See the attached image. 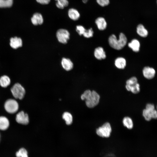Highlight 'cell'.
Wrapping results in <instances>:
<instances>
[{
    "instance_id": "4fadbf2b",
    "label": "cell",
    "mask_w": 157,
    "mask_h": 157,
    "mask_svg": "<svg viewBox=\"0 0 157 157\" xmlns=\"http://www.w3.org/2000/svg\"><path fill=\"white\" fill-rule=\"evenodd\" d=\"M10 44L13 48L17 49L22 46V40L20 38L17 37L12 38L10 40Z\"/></svg>"
},
{
    "instance_id": "4dcf8cb0",
    "label": "cell",
    "mask_w": 157,
    "mask_h": 157,
    "mask_svg": "<svg viewBox=\"0 0 157 157\" xmlns=\"http://www.w3.org/2000/svg\"><path fill=\"white\" fill-rule=\"evenodd\" d=\"M88 0H82V1L83 3H86L88 2Z\"/></svg>"
},
{
    "instance_id": "9c48e42d",
    "label": "cell",
    "mask_w": 157,
    "mask_h": 157,
    "mask_svg": "<svg viewBox=\"0 0 157 157\" xmlns=\"http://www.w3.org/2000/svg\"><path fill=\"white\" fill-rule=\"evenodd\" d=\"M16 120L19 124L27 125L29 122L28 116L27 114L25 113L23 111H21L17 114Z\"/></svg>"
},
{
    "instance_id": "30bf717a",
    "label": "cell",
    "mask_w": 157,
    "mask_h": 157,
    "mask_svg": "<svg viewBox=\"0 0 157 157\" xmlns=\"http://www.w3.org/2000/svg\"><path fill=\"white\" fill-rule=\"evenodd\" d=\"M142 73L144 76L145 78L147 79H151L154 77L156 71L153 68L146 66L143 69Z\"/></svg>"
},
{
    "instance_id": "5bb4252c",
    "label": "cell",
    "mask_w": 157,
    "mask_h": 157,
    "mask_svg": "<svg viewBox=\"0 0 157 157\" xmlns=\"http://www.w3.org/2000/svg\"><path fill=\"white\" fill-rule=\"evenodd\" d=\"M32 23L35 25H41L43 22V19L42 15L39 13H34L31 18Z\"/></svg>"
},
{
    "instance_id": "7402d4cb",
    "label": "cell",
    "mask_w": 157,
    "mask_h": 157,
    "mask_svg": "<svg viewBox=\"0 0 157 157\" xmlns=\"http://www.w3.org/2000/svg\"><path fill=\"white\" fill-rule=\"evenodd\" d=\"M62 117L65 121L67 125H69L72 123L73 118L72 115L70 113L68 112H64L63 115Z\"/></svg>"
},
{
    "instance_id": "52a82bcc",
    "label": "cell",
    "mask_w": 157,
    "mask_h": 157,
    "mask_svg": "<svg viewBox=\"0 0 157 157\" xmlns=\"http://www.w3.org/2000/svg\"><path fill=\"white\" fill-rule=\"evenodd\" d=\"M111 131V128L110 123L106 122L101 126L97 129L96 133L100 137L108 138L110 135Z\"/></svg>"
},
{
    "instance_id": "8992f818",
    "label": "cell",
    "mask_w": 157,
    "mask_h": 157,
    "mask_svg": "<svg viewBox=\"0 0 157 157\" xmlns=\"http://www.w3.org/2000/svg\"><path fill=\"white\" fill-rule=\"evenodd\" d=\"M4 107L8 113L10 114H14L18 111L19 105L17 101L15 100L10 99L5 102Z\"/></svg>"
},
{
    "instance_id": "2e32d148",
    "label": "cell",
    "mask_w": 157,
    "mask_h": 157,
    "mask_svg": "<svg viewBox=\"0 0 157 157\" xmlns=\"http://www.w3.org/2000/svg\"><path fill=\"white\" fill-rule=\"evenodd\" d=\"M136 32L139 36L143 38L147 37L148 34V30L142 24L138 25L136 27Z\"/></svg>"
},
{
    "instance_id": "484cf974",
    "label": "cell",
    "mask_w": 157,
    "mask_h": 157,
    "mask_svg": "<svg viewBox=\"0 0 157 157\" xmlns=\"http://www.w3.org/2000/svg\"><path fill=\"white\" fill-rule=\"evenodd\" d=\"M17 157H28L26 150L24 148H22L16 153Z\"/></svg>"
},
{
    "instance_id": "6da1fadb",
    "label": "cell",
    "mask_w": 157,
    "mask_h": 157,
    "mask_svg": "<svg viewBox=\"0 0 157 157\" xmlns=\"http://www.w3.org/2000/svg\"><path fill=\"white\" fill-rule=\"evenodd\" d=\"M100 97L95 91H91L90 90H85L81 96L82 100H85L87 106L92 108L97 106L99 102Z\"/></svg>"
},
{
    "instance_id": "3957f363",
    "label": "cell",
    "mask_w": 157,
    "mask_h": 157,
    "mask_svg": "<svg viewBox=\"0 0 157 157\" xmlns=\"http://www.w3.org/2000/svg\"><path fill=\"white\" fill-rule=\"evenodd\" d=\"M126 88L129 91L133 93L137 94L140 91V85L138 83V79L136 77L133 76L127 80Z\"/></svg>"
},
{
    "instance_id": "44dd1931",
    "label": "cell",
    "mask_w": 157,
    "mask_h": 157,
    "mask_svg": "<svg viewBox=\"0 0 157 157\" xmlns=\"http://www.w3.org/2000/svg\"><path fill=\"white\" fill-rule=\"evenodd\" d=\"M10 83V80L8 76L3 75L0 78V85L3 88L8 86Z\"/></svg>"
},
{
    "instance_id": "7a4b0ae2",
    "label": "cell",
    "mask_w": 157,
    "mask_h": 157,
    "mask_svg": "<svg viewBox=\"0 0 157 157\" xmlns=\"http://www.w3.org/2000/svg\"><path fill=\"white\" fill-rule=\"evenodd\" d=\"M108 42L110 46L112 48L117 50H120L126 45L127 39L124 33H121L119 35L118 40L117 39L115 35L113 34L109 37Z\"/></svg>"
},
{
    "instance_id": "cb8c5ba5",
    "label": "cell",
    "mask_w": 157,
    "mask_h": 157,
    "mask_svg": "<svg viewBox=\"0 0 157 157\" xmlns=\"http://www.w3.org/2000/svg\"><path fill=\"white\" fill-rule=\"evenodd\" d=\"M56 1V6L59 9H63L65 7L67 6L69 2L67 0H55Z\"/></svg>"
},
{
    "instance_id": "5b68a950",
    "label": "cell",
    "mask_w": 157,
    "mask_h": 157,
    "mask_svg": "<svg viewBox=\"0 0 157 157\" xmlns=\"http://www.w3.org/2000/svg\"><path fill=\"white\" fill-rule=\"evenodd\" d=\"M11 91L15 98L19 99H22L25 93L24 88L19 83L15 84L11 88Z\"/></svg>"
},
{
    "instance_id": "277c9868",
    "label": "cell",
    "mask_w": 157,
    "mask_h": 157,
    "mask_svg": "<svg viewBox=\"0 0 157 157\" xmlns=\"http://www.w3.org/2000/svg\"><path fill=\"white\" fill-rule=\"evenodd\" d=\"M142 114L145 119L147 121L150 120L152 118L156 119L157 117V111L155 109L154 105L147 104L146 106V109L143 111Z\"/></svg>"
},
{
    "instance_id": "e0dca14e",
    "label": "cell",
    "mask_w": 157,
    "mask_h": 157,
    "mask_svg": "<svg viewBox=\"0 0 157 157\" xmlns=\"http://www.w3.org/2000/svg\"><path fill=\"white\" fill-rule=\"evenodd\" d=\"M115 65L117 68L120 69H123L126 65V59L122 57L117 58L115 61Z\"/></svg>"
},
{
    "instance_id": "d6986e66",
    "label": "cell",
    "mask_w": 157,
    "mask_h": 157,
    "mask_svg": "<svg viewBox=\"0 0 157 157\" xmlns=\"http://www.w3.org/2000/svg\"><path fill=\"white\" fill-rule=\"evenodd\" d=\"M68 14L69 18L73 20H78L80 17V14L78 11L73 8L69 9Z\"/></svg>"
},
{
    "instance_id": "8fae6325",
    "label": "cell",
    "mask_w": 157,
    "mask_h": 157,
    "mask_svg": "<svg viewBox=\"0 0 157 157\" xmlns=\"http://www.w3.org/2000/svg\"><path fill=\"white\" fill-rule=\"evenodd\" d=\"M95 22L98 28L100 30H104L107 28V22L105 19L103 17H99L97 18Z\"/></svg>"
},
{
    "instance_id": "603a6c76",
    "label": "cell",
    "mask_w": 157,
    "mask_h": 157,
    "mask_svg": "<svg viewBox=\"0 0 157 157\" xmlns=\"http://www.w3.org/2000/svg\"><path fill=\"white\" fill-rule=\"evenodd\" d=\"M123 123L124 126L129 129H132L133 126V124L131 119L129 117H125L123 120Z\"/></svg>"
},
{
    "instance_id": "ac0fdd59",
    "label": "cell",
    "mask_w": 157,
    "mask_h": 157,
    "mask_svg": "<svg viewBox=\"0 0 157 157\" xmlns=\"http://www.w3.org/2000/svg\"><path fill=\"white\" fill-rule=\"evenodd\" d=\"M129 47L134 52H138L140 50V44L139 41L136 39H133L128 44Z\"/></svg>"
},
{
    "instance_id": "9a60e30c",
    "label": "cell",
    "mask_w": 157,
    "mask_h": 157,
    "mask_svg": "<svg viewBox=\"0 0 157 157\" xmlns=\"http://www.w3.org/2000/svg\"><path fill=\"white\" fill-rule=\"evenodd\" d=\"M61 64L63 67L66 71H69L73 68V63L69 58H63L61 60Z\"/></svg>"
},
{
    "instance_id": "ffe728a7",
    "label": "cell",
    "mask_w": 157,
    "mask_h": 157,
    "mask_svg": "<svg viewBox=\"0 0 157 157\" xmlns=\"http://www.w3.org/2000/svg\"><path fill=\"white\" fill-rule=\"evenodd\" d=\"M9 126V121L6 117L4 116L0 117V130H6Z\"/></svg>"
},
{
    "instance_id": "d4e9b609",
    "label": "cell",
    "mask_w": 157,
    "mask_h": 157,
    "mask_svg": "<svg viewBox=\"0 0 157 157\" xmlns=\"http://www.w3.org/2000/svg\"><path fill=\"white\" fill-rule=\"evenodd\" d=\"M13 0H0V7H8L13 4Z\"/></svg>"
},
{
    "instance_id": "ba28073f",
    "label": "cell",
    "mask_w": 157,
    "mask_h": 157,
    "mask_svg": "<svg viewBox=\"0 0 157 157\" xmlns=\"http://www.w3.org/2000/svg\"><path fill=\"white\" fill-rule=\"evenodd\" d=\"M70 34L68 31L64 29L58 30L56 36L58 41L63 44H66L69 38Z\"/></svg>"
},
{
    "instance_id": "4316f807",
    "label": "cell",
    "mask_w": 157,
    "mask_h": 157,
    "mask_svg": "<svg viewBox=\"0 0 157 157\" xmlns=\"http://www.w3.org/2000/svg\"><path fill=\"white\" fill-rule=\"evenodd\" d=\"M94 32L92 28L86 30H85L83 35L85 38H90L93 36Z\"/></svg>"
},
{
    "instance_id": "f546056e",
    "label": "cell",
    "mask_w": 157,
    "mask_h": 157,
    "mask_svg": "<svg viewBox=\"0 0 157 157\" xmlns=\"http://www.w3.org/2000/svg\"><path fill=\"white\" fill-rule=\"evenodd\" d=\"M51 0H36L38 3L42 4H47L50 2Z\"/></svg>"
},
{
    "instance_id": "7c38bea8",
    "label": "cell",
    "mask_w": 157,
    "mask_h": 157,
    "mask_svg": "<svg viewBox=\"0 0 157 157\" xmlns=\"http://www.w3.org/2000/svg\"><path fill=\"white\" fill-rule=\"evenodd\" d=\"M94 55L95 58L99 60L104 59L106 58V53L101 47H98L95 49Z\"/></svg>"
},
{
    "instance_id": "1f68e13d",
    "label": "cell",
    "mask_w": 157,
    "mask_h": 157,
    "mask_svg": "<svg viewBox=\"0 0 157 157\" xmlns=\"http://www.w3.org/2000/svg\"><path fill=\"white\" fill-rule=\"evenodd\" d=\"M0 137H1V135H0Z\"/></svg>"
},
{
    "instance_id": "f1b7e54d",
    "label": "cell",
    "mask_w": 157,
    "mask_h": 157,
    "mask_svg": "<svg viewBox=\"0 0 157 157\" xmlns=\"http://www.w3.org/2000/svg\"><path fill=\"white\" fill-rule=\"evenodd\" d=\"M85 30L82 26L78 25L76 26V31L80 35H83Z\"/></svg>"
},
{
    "instance_id": "83f0119b",
    "label": "cell",
    "mask_w": 157,
    "mask_h": 157,
    "mask_svg": "<svg viewBox=\"0 0 157 157\" xmlns=\"http://www.w3.org/2000/svg\"><path fill=\"white\" fill-rule=\"evenodd\" d=\"M96 1L98 4L102 7L107 6L110 3V0H96Z\"/></svg>"
}]
</instances>
